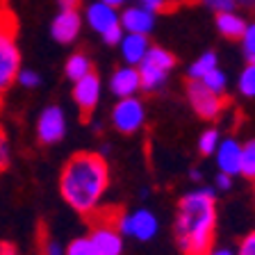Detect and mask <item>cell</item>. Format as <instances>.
I'll return each instance as SVG.
<instances>
[{"label":"cell","mask_w":255,"mask_h":255,"mask_svg":"<svg viewBox=\"0 0 255 255\" xmlns=\"http://www.w3.org/2000/svg\"><path fill=\"white\" fill-rule=\"evenodd\" d=\"M253 62H255V59H253Z\"/></svg>","instance_id":"42"},{"label":"cell","mask_w":255,"mask_h":255,"mask_svg":"<svg viewBox=\"0 0 255 255\" xmlns=\"http://www.w3.org/2000/svg\"><path fill=\"white\" fill-rule=\"evenodd\" d=\"M64 255H98V253H96V249H94L89 237H78L66 246Z\"/></svg>","instance_id":"25"},{"label":"cell","mask_w":255,"mask_h":255,"mask_svg":"<svg viewBox=\"0 0 255 255\" xmlns=\"http://www.w3.org/2000/svg\"><path fill=\"white\" fill-rule=\"evenodd\" d=\"M139 78H141V89L143 91H157L159 87L166 82V71L155 69L150 64L141 62L139 64Z\"/></svg>","instance_id":"17"},{"label":"cell","mask_w":255,"mask_h":255,"mask_svg":"<svg viewBox=\"0 0 255 255\" xmlns=\"http://www.w3.org/2000/svg\"><path fill=\"white\" fill-rule=\"evenodd\" d=\"M237 255H255V230H253V233H249L244 239H242Z\"/></svg>","instance_id":"32"},{"label":"cell","mask_w":255,"mask_h":255,"mask_svg":"<svg viewBox=\"0 0 255 255\" xmlns=\"http://www.w3.org/2000/svg\"><path fill=\"white\" fill-rule=\"evenodd\" d=\"M64 251H66V249H62V246H59L55 239L46 242V255H64Z\"/></svg>","instance_id":"34"},{"label":"cell","mask_w":255,"mask_h":255,"mask_svg":"<svg viewBox=\"0 0 255 255\" xmlns=\"http://www.w3.org/2000/svg\"><path fill=\"white\" fill-rule=\"evenodd\" d=\"M217 27L226 39H242L246 32V21L233 11H223L217 16Z\"/></svg>","instance_id":"16"},{"label":"cell","mask_w":255,"mask_h":255,"mask_svg":"<svg viewBox=\"0 0 255 255\" xmlns=\"http://www.w3.org/2000/svg\"><path fill=\"white\" fill-rule=\"evenodd\" d=\"M112 123L119 132L123 134H132L137 132L139 128L146 123V110H143V103L134 96L130 98H119V103L112 110Z\"/></svg>","instance_id":"6"},{"label":"cell","mask_w":255,"mask_h":255,"mask_svg":"<svg viewBox=\"0 0 255 255\" xmlns=\"http://www.w3.org/2000/svg\"><path fill=\"white\" fill-rule=\"evenodd\" d=\"M110 187V166L98 153H78L66 162L59 178V191L75 212L94 214Z\"/></svg>","instance_id":"1"},{"label":"cell","mask_w":255,"mask_h":255,"mask_svg":"<svg viewBox=\"0 0 255 255\" xmlns=\"http://www.w3.org/2000/svg\"><path fill=\"white\" fill-rule=\"evenodd\" d=\"M91 244L98 255H121L123 253V235L117 228V221H101L91 228Z\"/></svg>","instance_id":"7"},{"label":"cell","mask_w":255,"mask_h":255,"mask_svg":"<svg viewBox=\"0 0 255 255\" xmlns=\"http://www.w3.org/2000/svg\"><path fill=\"white\" fill-rule=\"evenodd\" d=\"M110 89H112V94L119 96V98H130V96H134L139 89H141L139 69H134L130 64L123 66V69H119L110 80Z\"/></svg>","instance_id":"11"},{"label":"cell","mask_w":255,"mask_h":255,"mask_svg":"<svg viewBox=\"0 0 255 255\" xmlns=\"http://www.w3.org/2000/svg\"><path fill=\"white\" fill-rule=\"evenodd\" d=\"M141 2L143 9H148V11H169L171 9V0H139Z\"/></svg>","instance_id":"30"},{"label":"cell","mask_w":255,"mask_h":255,"mask_svg":"<svg viewBox=\"0 0 255 255\" xmlns=\"http://www.w3.org/2000/svg\"><path fill=\"white\" fill-rule=\"evenodd\" d=\"M239 173L249 178V180H255V139L246 141L242 146V166H239Z\"/></svg>","instance_id":"21"},{"label":"cell","mask_w":255,"mask_h":255,"mask_svg":"<svg viewBox=\"0 0 255 255\" xmlns=\"http://www.w3.org/2000/svg\"><path fill=\"white\" fill-rule=\"evenodd\" d=\"M173 5H182V2H194V0H171Z\"/></svg>","instance_id":"41"},{"label":"cell","mask_w":255,"mask_h":255,"mask_svg":"<svg viewBox=\"0 0 255 255\" xmlns=\"http://www.w3.org/2000/svg\"><path fill=\"white\" fill-rule=\"evenodd\" d=\"M18 82H21L23 87H27V89H32V87H37L39 82H41V78H39L34 71H18Z\"/></svg>","instance_id":"31"},{"label":"cell","mask_w":255,"mask_h":255,"mask_svg":"<svg viewBox=\"0 0 255 255\" xmlns=\"http://www.w3.org/2000/svg\"><path fill=\"white\" fill-rule=\"evenodd\" d=\"M66 134V117L62 107L50 105L41 112L37 121V137L41 143H57Z\"/></svg>","instance_id":"8"},{"label":"cell","mask_w":255,"mask_h":255,"mask_svg":"<svg viewBox=\"0 0 255 255\" xmlns=\"http://www.w3.org/2000/svg\"><path fill=\"white\" fill-rule=\"evenodd\" d=\"M153 25V11L143 9V7H130L121 16V27H126L130 34H148Z\"/></svg>","instance_id":"14"},{"label":"cell","mask_w":255,"mask_h":255,"mask_svg":"<svg viewBox=\"0 0 255 255\" xmlns=\"http://www.w3.org/2000/svg\"><path fill=\"white\" fill-rule=\"evenodd\" d=\"M187 98H189L191 107L201 119L205 121H212L223 112V105H226V98L214 91H210L201 80H189L187 85Z\"/></svg>","instance_id":"5"},{"label":"cell","mask_w":255,"mask_h":255,"mask_svg":"<svg viewBox=\"0 0 255 255\" xmlns=\"http://www.w3.org/2000/svg\"><path fill=\"white\" fill-rule=\"evenodd\" d=\"M175 239L185 255H205L214 246V230H217V201L214 189L187 191L178 203L175 214Z\"/></svg>","instance_id":"2"},{"label":"cell","mask_w":255,"mask_h":255,"mask_svg":"<svg viewBox=\"0 0 255 255\" xmlns=\"http://www.w3.org/2000/svg\"><path fill=\"white\" fill-rule=\"evenodd\" d=\"M64 71H66V78H69L71 82H78L80 78L89 75L94 69H91V62L87 59V55L75 53V55H71V57H69L66 66H64Z\"/></svg>","instance_id":"18"},{"label":"cell","mask_w":255,"mask_h":255,"mask_svg":"<svg viewBox=\"0 0 255 255\" xmlns=\"http://www.w3.org/2000/svg\"><path fill=\"white\" fill-rule=\"evenodd\" d=\"M101 2H105V5H112V7H119V5H123L126 0H101Z\"/></svg>","instance_id":"38"},{"label":"cell","mask_w":255,"mask_h":255,"mask_svg":"<svg viewBox=\"0 0 255 255\" xmlns=\"http://www.w3.org/2000/svg\"><path fill=\"white\" fill-rule=\"evenodd\" d=\"M80 14L78 9H62L53 21V37L59 43H71L80 34Z\"/></svg>","instance_id":"12"},{"label":"cell","mask_w":255,"mask_h":255,"mask_svg":"<svg viewBox=\"0 0 255 255\" xmlns=\"http://www.w3.org/2000/svg\"><path fill=\"white\" fill-rule=\"evenodd\" d=\"M214 157H217L219 171L228 175H237L239 166H242V143L233 137L223 139V141H219V148L214 150Z\"/></svg>","instance_id":"10"},{"label":"cell","mask_w":255,"mask_h":255,"mask_svg":"<svg viewBox=\"0 0 255 255\" xmlns=\"http://www.w3.org/2000/svg\"><path fill=\"white\" fill-rule=\"evenodd\" d=\"M205 255H235V253L230 249H214V246H212V249L207 251Z\"/></svg>","instance_id":"36"},{"label":"cell","mask_w":255,"mask_h":255,"mask_svg":"<svg viewBox=\"0 0 255 255\" xmlns=\"http://www.w3.org/2000/svg\"><path fill=\"white\" fill-rule=\"evenodd\" d=\"M87 21H89V25L94 27L96 32H107L110 27L119 25L121 23V18H119L117 9L112 5H105V2H94V5H89V9H87Z\"/></svg>","instance_id":"13"},{"label":"cell","mask_w":255,"mask_h":255,"mask_svg":"<svg viewBox=\"0 0 255 255\" xmlns=\"http://www.w3.org/2000/svg\"><path fill=\"white\" fill-rule=\"evenodd\" d=\"M191 180H201V178H203V173H201V171H191Z\"/></svg>","instance_id":"40"},{"label":"cell","mask_w":255,"mask_h":255,"mask_svg":"<svg viewBox=\"0 0 255 255\" xmlns=\"http://www.w3.org/2000/svg\"><path fill=\"white\" fill-rule=\"evenodd\" d=\"M217 148H219V132L214 128H210L198 137V150H201V155H214Z\"/></svg>","instance_id":"24"},{"label":"cell","mask_w":255,"mask_h":255,"mask_svg":"<svg viewBox=\"0 0 255 255\" xmlns=\"http://www.w3.org/2000/svg\"><path fill=\"white\" fill-rule=\"evenodd\" d=\"M242 46H244L246 57L253 62L255 59V23L253 25H246V32H244V37H242Z\"/></svg>","instance_id":"26"},{"label":"cell","mask_w":255,"mask_h":255,"mask_svg":"<svg viewBox=\"0 0 255 255\" xmlns=\"http://www.w3.org/2000/svg\"><path fill=\"white\" fill-rule=\"evenodd\" d=\"M117 228L121 230V235H128L137 242H150L159 230V221L150 210L139 207L134 212H123L117 219Z\"/></svg>","instance_id":"4"},{"label":"cell","mask_w":255,"mask_h":255,"mask_svg":"<svg viewBox=\"0 0 255 255\" xmlns=\"http://www.w3.org/2000/svg\"><path fill=\"white\" fill-rule=\"evenodd\" d=\"M210 9H214L217 14H223V11H233L235 0H203Z\"/></svg>","instance_id":"28"},{"label":"cell","mask_w":255,"mask_h":255,"mask_svg":"<svg viewBox=\"0 0 255 255\" xmlns=\"http://www.w3.org/2000/svg\"><path fill=\"white\" fill-rule=\"evenodd\" d=\"M201 82H203V85H205L210 91H214V94H219V96L226 94V75H223V71H219V66L210 71V73H207L205 78L201 80Z\"/></svg>","instance_id":"23"},{"label":"cell","mask_w":255,"mask_h":255,"mask_svg":"<svg viewBox=\"0 0 255 255\" xmlns=\"http://www.w3.org/2000/svg\"><path fill=\"white\" fill-rule=\"evenodd\" d=\"M59 5H62V9H78L80 0H57Z\"/></svg>","instance_id":"35"},{"label":"cell","mask_w":255,"mask_h":255,"mask_svg":"<svg viewBox=\"0 0 255 255\" xmlns=\"http://www.w3.org/2000/svg\"><path fill=\"white\" fill-rule=\"evenodd\" d=\"M16 32H18V21L9 7L2 5L0 7V96L18 78L21 55H18V48L14 43Z\"/></svg>","instance_id":"3"},{"label":"cell","mask_w":255,"mask_h":255,"mask_svg":"<svg viewBox=\"0 0 255 255\" xmlns=\"http://www.w3.org/2000/svg\"><path fill=\"white\" fill-rule=\"evenodd\" d=\"M237 87H239V91H242L246 98H253L255 96V62H251L249 66L242 71Z\"/></svg>","instance_id":"22"},{"label":"cell","mask_w":255,"mask_h":255,"mask_svg":"<svg viewBox=\"0 0 255 255\" xmlns=\"http://www.w3.org/2000/svg\"><path fill=\"white\" fill-rule=\"evenodd\" d=\"M148 39L146 34H130L128 32V37H123L121 41V53H123V59H126L130 66H137V64L143 62L146 53H148Z\"/></svg>","instance_id":"15"},{"label":"cell","mask_w":255,"mask_h":255,"mask_svg":"<svg viewBox=\"0 0 255 255\" xmlns=\"http://www.w3.org/2000/svg\"><path fill=\"white\" fill-rule=\"evenodd\" d=\"M73 101L85 117L96 110L98 101H101V78L94 71L89 75H85V78H80L73 85Z\"/></svg>","instance_id":"9"},{"label":"cell","mask_w":255,"mask_h":255,"mask_svg":"<svg viewBox=\"0 0 255 255\" xmlns=\"http://www.w3.org/2000/svg\"><path fill=\"white\" fill-rule=\"evenodd\" d=\"M235 2H239V5H244V7H255V0H235Z\"/></svg>","instance_id":"39"},{"label":"cell","mask_w":255,"mask_h":255,"mask_svg":"<svg viewBox=\"0 0 255 255\" xmlns=\"http://www.w3.org/2000/svg\"><path fill=\"white\" fill-rule=\"evenodd\" d=\"M212 69H217V55L205 53L189 66V80H203Z\"/></svg>","instance_id":"20"},{"label":"cell","mask_w":255,"mask_h":255,"mask_svg":"<svg viewBox=\"0 0 255 255\" xmlns=\"http://www.w3.org/2000/svg\"><path fill=\"white\" fill-rule=\"evenodd\" d=\"M143 62L150 64V66H155V69H162V71H166V73H169V71L173 69L175 57L169 53V50H164V48L153 46V48H148V53H146Z\"/></svg>","instance_id":"19"},{"label":"cell","mask_w":255,"mask_h":255,"mask_svg":"<svg viewBox=\"0 0 255 255\" xmlns=\"http://www.w3.org/2000/svg\"><path fill=\"white\" fill-rule=\"evenodd\" d=\"M103 39H105V43H110V46H114V43H121L123 41V27L121 23L114 27H110L107 32H103Z\"/></svg>","instance_id":"29"},{"label":"cell","mask_w":255,"mask_h":255,"mask_svg":"<svg viewBox=\"0 0 255 255\" xmlns=\"http://www.w3.org/2000/svg\"><path fill=\"white\" fill-rule=\"evenodd\" d=\"M9 164V141H7L2 128H0V171H5Z\"/></svg>","instance_id":"27"},{"label":"cell","mask_w":255,"mask_h":255,"mask_svg":"<svg viewBox=\"0 0 255 255\" xmlns=\"http://www.w3.org/2000/svg\"><path fill=\"white\" fill-rule=\"evenodd\" d=\"M0 255H18L11 244H0Z\"/></svg>","instance_id":"37"},{"label":"cell","mask_w":255,"mask_h":255,"mask_svg":"<svg viewBox=\"0 0 255 255\" xmlns=\"http://www.w3.org/2000/svg\"><path fill=\"white\" fill-rule=\"evenodd\" d=\"M217 187L221 191H228L230 187H233V175H228V173H223V171H219L217 173Z\"/></svg>","instance_id":"33"}]
</instances>
